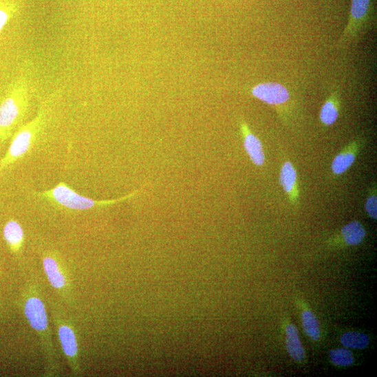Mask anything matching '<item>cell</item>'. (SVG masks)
<instances>
[{
    "label": "cell",
    "instance_id": "6da1fadb",
    "mask_svg": "<svg viewBox=\"0 0 377 377\" xmlns=\"http://www.w3.org/2000/svg\"><path fill=\"white\" fill-rule=\"evenodd\" d=\"M29 107V80L22 74L10 83L0 102V150L22 125Z\"/></svg>",
    "mask_w": 377,
    "mask_h": 377
},
{
    "label": "cell",
    "instance_id": "7a4b0ae2",
    "mask_svg": "<svg viewBox=\"0 0 377 377\" xmlns=\"http://www.w3.org/2000/svg\"><path fill=\"white\" fill-rule=\"evenodd\" d=\"M49 105V102L41 105L36 116L28 122L21 125L15 131L8 151L0 159V178L32 149L46 126Z\"/></svg>",
    "mask_w": 377,
    "mask_h": 377
},
{
    "label": "cell",
    "instance_id": "3957f363",
    "mask_svg": "<svg viewBox=\"0 0 377 377\" xmlns=\"http://www.w3.org/2000/svg\"><path fill=\"white\" fill-rule=\"evenodd\" d=\"M139 193V191H136L129 195L116 200H96L80 195L65 182H60L50 190L36 193V195L61 208L79 211L114 205L133 198Z\"/></svg>",
    "mask_w": 377,
    "mask_h": 377
},
{
    "label": "cell",
    "instance_id": "277c9868",
    "mask_svg": "<svg viewBox=\"0 0 377 377\" xmlns=\"http://www.w3.org/2000/svg\"><path fill=\"white\" fill-rule=\"evenodd\" d=\"M371 12L372 0H352L349 21L338 41L339 48L352 45L368 31Z\"/></svg>",
    "mask_w": 377,
    "mask_h": 377
},
{
    "label": "cell",
    "instance_id": "5b68a950",
    "mask_svg": "<svg viewBox=\"0 0 377 377\" xmlns=\"http://www.w3.org/2000/svg\"><path fill=\"white\" fill-rule=\"evenodd\" d=\"M24 311L31 327L47 346V351L54 356L49 319L43 302L38 297L30 296L25 302Z\"/></svg>",
    "mask_w": 377,
    "mask_h": 377
},
{
    "label": "cell",
    "instance_id": "8992f818",
    "mask_svg": "<svg viewBox=\"0 0 377 377\" xmlns=\"http://www.w3.org/2000/svg\"><path fill=\"white\" fill-rule=\"evenodd\" d=\"M253 97L272 107H281L287 105L291 98L288 87L277 82H263L253 87Z\"/></svg>",
    "mask_w": 377,
    "mask_h": 377
},
{
    "label": "cell",
    "instance_id": "52a82bcc",
    "mask_svg": "<svg viewBox=\"0 0 377 377\" xmlns=\"http://www.w3.org/2000/svg\"><path fill=\"white\" fill-rule=\"evenodd\" d=\"M58 333L63 351L69 363L72 371L77 374L78 365V345L74 328L67 321H59Z\"/></svg>",
    "mask_w": 377,
    "mask_h": 377
},
{
    "label": "cell",
    "instance_id": "ba28073f",
    "mask_svg": "<svg viewBox=\"0 0 377 377\" xmlns=\"http://www.w3.org/2000/svg\"><path fill=\"white\" fill-rule=\"evenodd\" d=\"M43 267L52 286L61 294L69 290L67 279L62 269V266L56 255L46 252L43 255Z\"/></svg>",
    "mask_w": 377,
    "mask_h": 377
},
{
    "label": "cell",
    "instance_id": "9c48e42d",
    "mask_svg": "<svg viewBox=\"0 0 377 377\" xmlns=\"http://www.w3.org/2000/svg\"><path fill=\"white\" fill-rule=\"evenodd\" d=\"M240 127L244 146L250 160L257 166H263L265 163V153L261 141L251 131L246 121H242Z\"/></svg>",
    "mask_w": 377,
    "mask_h": 377
},
{
    "label": "cell",
    "instance_id": "30bf717a",
    "mask_svg": "<svg viewBox=\"0 0 377 377\" xmlns=\"http://www.w3.org/2000/svg\"><path fill=\"white\" fill-rule=\"evenodd\" d=\"M297 172L290 162H286L282 165L279 183L288 195L292 204L297 205L299 200Z\"/></svg>",
    "mask_w": 377,
    "mask_h": 377
},
{
    "label": "cell",
    "instance_id": "8fae6325",
    "mask_svg": "<svg viewBox=\"0 0 377 377\" xmlns=\"http://www.w3.org/2000/svg\"><path fill=\"white\" fill-rule=\"evenodd\" d=\"M361 141L355 140L334 160L332 169L336 175L345 173L354 163L361 147Z\"/></svg>",
    "mask_w": 377,
    "mask_h": 377
},
{
    "label": "cell",
    "instance_id": "7c38bea8",
    "mask_svg": "<svg viewBox=\"0 0 377 377\" xmlns=\"http://www.w3.org/2000/svg\"><path fill=\"white\" fill-rule=\"evenodd\" d=\"M341 109V96L338 89L334 90L323 105L319 118L324 126H332L339 117Z\"/></svg>",
    "mask_w": 377,
    "mask_h": 377
},
{
    "label": "cell",
    "instance_id": "4fadbf2b",
    "mask_svg": "<svg viewBox=\"0 0 377 377\" xmlns=\"http://www.w3.org/2000/svg\"><path fill=\"white\" fill-rule=\"evenodd\" d=\"M4 239L10 249L19 252L25 241V233L21 224L16 219L9 220L3 228Z\"/></svg>",
    "mask_w": 377,
    "mask_h": 377
},
{
    "label": "cell",
    "instance_id": "5bb4252c",
    "mask_svg": "<svg viewBox=\"0 0 377 377\" xmlns=\"http://www.w3.org/2000/svg\"><path fill=\"white\" fill-rule=\"evenodd\" d=\"M286 349L290 356L296 361H302L305 351L301 344L297 327L290 324L286 328Z\"/></svg>",
    "mask_w": 377,
    "mask_h": 377
},
{
    "label": "cell",
    "instance_id": "9a60e30c",
    "mask_svg": "<svg viewBox=\"0 0 377 377\" xmlns=\"http://www.w3.org/2000/svg\"><path fill=\"white\" fill-rule=\"evenodd\" d=\"M341 233L345 244L353 246L361 244L366 235L364 226L358 221H353L345 225Z\"/></svg>",
    "mask_w": 377,
    "mask_h": 377
},
{
    "label": "cell",
    "instance_id": "2e32d148",
    "mask_svg": "<svg viewBox=\"0 0 377 377\" xmlns=\"http://www.w3.org/2000/svg\"><path fill=\"white\" fill-rule=\"evenodd\" d=\"M301 318L306 335L314 341H319L321 336L320 325L314 314L310 310H305L303 312Z\"/></svg>",
    "mask_w": 377,
    "mask_h": 377
},
{
    "label": "cell",
    "instance_id": "e0dca14e",
    "mask_svg": "<svg viewBox=\"0 0 377 377\" xmlns=\"http://www.w3.org/2000/svg\"><path fill=\"white\" fill-rule=\"evenodd\" d=\"M341 343L346 348L364 349L369 344V338L363 333L348 332L341 337Z\"/></svg>",
    "mask_w": 377,
    "mask_h": 377
},
{
    "label": "cell",
    "instance_id": "ac0fdd59",
    "mask_svg": "<svg viewBox=\"0 0 377 377\" xmlns=\"http://www.w3.org/2000/svg\"><path fill=\"white\" fill-rule=\"evenodd\" d=\"M330 356L334 364L347 367L352 365L354 358L352 352L347 348H338L330 352Z\"/></svg>",
    "mask_w": 377,
    "mask_h": 377
},
{
    "label": "cell",
    "instance_id": "d6986e66",
    "mask_svg": "<svg viewBox=\"0 0 377 377\" xmlns=\"http://www.w3.org/2000/svg\"><path fill=\"white\" fill-rule=\"evenodd\" d=\"M14 14V8L9 3H0V35Z\"/></svg>",
    "mask_w": 377,
    "mask_h": 377
},
{
    "label": "cell",
    "instance_id": "ffe728a7",
    "mask_svg": "<svg viewBox=\"0 0 377 377\" xmlns=\"http://www.w3.org/2000/svg\"><path fill=\"white\" fill-rule=\"evenodd\" d=\"M365 208L368 215L373 219H376L377 198L376 190L367 197Z\"/></svg>",
    "mask_w": 377,
    "mask_h": 377
}]
</instances>
